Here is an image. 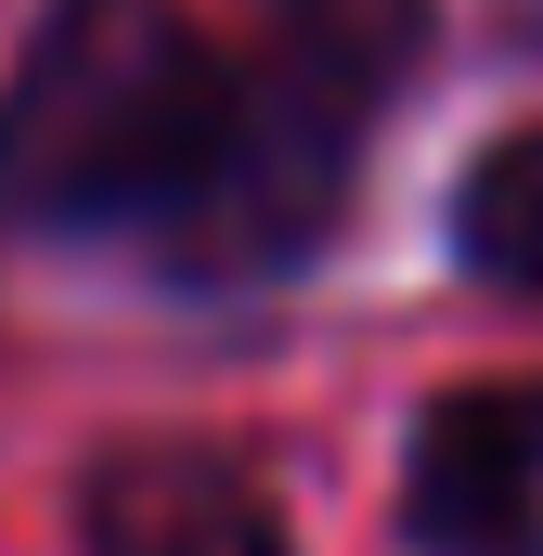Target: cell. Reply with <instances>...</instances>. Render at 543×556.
Masks as SVG:
<instances>
[{
	"instance_id": "1",
	"label": "cell",
	"mask_w": 543,
	"mask_h": 556,
	"mask_svg": "<svg viewBox=\"0 0 543 556\" xmlns=\"http://www.w3.org/2000/svg\"><path fill=\"white\" fill-rule=\"evenodd\" d=\"M233 65L181 0H52L0 91V220H155L220 130Z\"/></svg>"
},
{
	"instance_id": "2",
	"label": "cell",
	"mask_w": 543,
	"mask_h": 556,
	"mask_svg": "<svg viewBox=\"0 0 543 556\" xmlns=\"http://www.w3.org/2000/svg\"><path fill=\"white\" fill-rule=\"evenodd\" d=\"M376 91H389V78H376L363 52H337V39L285 26V52L247 65V78L220 91V130H207V155H194V181L155 207L168 273H194V285L285 273V260L337 220L350 130L376 117Z\"/></svg>"
},
{
	"instance_id": "3",
	"label": "cell",
	"mask_w": 543,
	"mask_h": 556,
	"mask_svg": "<svg viewBox=\"0 0 543 556\" xmlns=\"http://www.w3.org/2000/svg\"><path fill=\"white\" fill-rule=\"evenodd\" d=\"M402 518L427 556H531L543 544V376H479L427 402L402 466Z\"/></svg>"
},
{
	"instance_id": "4",
	"label": "cell",
	"mask_w": 543,
	"mask_h": 556,
	"mask_svg": "<svg viewBox=\"0 0 543 556\" xmlns=\"http://www.w3.org/2000/svg\"><path fill=\"white\" fill-rule=\"evenodd\" d=\"M78 556H285V531L220 453H117L78 505Z\"/></svg>"
},
{
	"instance_id": "5",
	"label": "cell",
	"mask_w": 543,
	"mask_h": 556,
	"mask_svg": "<svg viewBox=\"0 0 543 556\" xmlns=\"http://www.w3.org/2000/svg\"><path fill=\"white\" fill-rule=\"evenodd\" d=\"M453 247H466L492 285L543 298V130L492 142V155L466 168V194H453Z\"/></svg>"
}]
</instances>
